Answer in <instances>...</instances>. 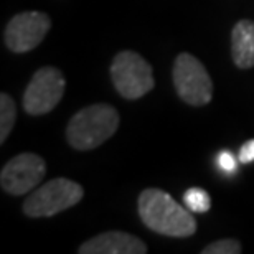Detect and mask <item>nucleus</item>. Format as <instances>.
<instances>
[{"instance_id": "obj_1", "label": "nucleus", "mask_w": 254, "mask_h": 254, "mask_svg": "<svg viewBox=\"0 0 254 254\" xmlns=\"http://www.w3.org/2000/svg\"><path fill=\"white\" fill-rule=\"evenodd\" d=\"M139 215L149 230L172 238L195 235L196 221L189 208L179 205L169 193L159 189H147L139 195Z\"/></svg>"}, {"instance_id": "obj_2", "label": "nucleus", "mask_w": 254, "mask_h": 254, "mask_svg": "<svg viewBox=\"0 0 254 254\" xmlns=\"http://www.w3.org/2000/svg\"><path fill=\"white\" fill-rule=\"evenodd\" d=\"M119 113L109 104H91L71 118L66 137L76 150H93L116 134Z\"/></svg>"}, {"instance_id": "obj_3", "label": "nucleus", "mask_w": 254, "mask_h": 254, "mask_svg": "<svg viewBox=\"0 0 254 254\" xmlns=\"http://www.w3.org/2000/svg\"><path fill=\"white\" fill-rule=\"evenodd\" d=\"M84 195L83 187L68 179H53L35 190L23 203L30 218H48L74 206Z\"/></svg>"}, {"instance_id": "obj_4", "label": "nucleus", "mask_w": 254, "mask_h": 254, "mask_svg": "<svg viewBox=\"0 0 254 254\" xmlns=\"http://www.w3.org/2000/svg\"><path fill=\"white\" fill-rule=\"evenodd\" d=\"M111 78L118 93L129 101L145 96L155 84L152 66L139 53L129 50L116 55L111 64Z\"/></svg>"}, {"instance_id": "obj_5", "label": "nucleus", "mask_w": 254, "mask_h": 254, "mask_svg": "<svg viewBox=\"0 0 254 254\" xmlns=\"http://www.w3.org/2000/svg\"><path fill=\"white\" fill-rule=\"evenodd\" d=\"M174 84L187 104L206 106L213 98V81L198 58L180 53L174 63Z\"/></svg>"}, {"instance_id": "obj_6", "label": "nucleus", "mask_w": 254, "mask_h": 254, "mask_svg": "<svg viewBox=\"0 0 254 254\" xmlns=\"http://www.w3.org/2000/svg\"><path fill=\"white\" fill-rule=\"evenodd\" d=\"M64 76L53 66H43L30 79L23 93V109L30 116H42L53 111L63 98Z\"/></svg>"}, {"instance_id": "obj_7", "label": "nucleus", "mask_w": 254, "mask_h": 254, "mask_svg": "<svg viewBox=\"0 0 254 254\" xmlns=\"http://www.w3.org/2000/svg\"><path fill=\"white\" fill-rule=\"evenodd\" d=\"M52 28V20L43 12H23L10 20L5 28V45L13 53L37 48Z\"/></svg>"}, {"instance_id": "obj_8", "label": "nucleus", "mask_w": 254, "mask_h": 254, "mask_svg": "<svg viewBox=\"0 0 254 254\" xmlns=\"http://www.w3.org/2000/svg\"><path fill=\"white\" fill-rule=\"evenodd\" d=\"M47 164L37 154H20L3 165L0 185L10 195H27L43 180Z\"/></svg>"}, {"instance_id": "obj_9", "label": "nucleus", "mask_w": 254, "mask_h": 254, "mask_svg": "<svg viewBox=\"0 0 254 254\" xmlns=\"http://www.w3.org/2000/svg\"><path fill=\"white\" fill-rule=\"evenodd\" d=\"M81 254H145L147 245L124 231H106L86 241L78 250Z\"/></svg>"}, {"instance_id": "obj_10", "label": "nucleus", "mask_w": 254, "mask_h": 254, "mask_svg": "<svg viewBox=\"0 0 254 254\" xmlns=\"http://www.w3.org/2000/svg\"><path fill=\"white\" fill-rule=\"evenodd\" d=\"M231 55L235 64L241 69L254 66V22L240 20L231 33Z\"/></svg>"}, {"instance_id": "obj_11", "label": "nucleus", "mask_w": 254, "mask_h": 254, "mask_svg": "<svg viewBox=\"0 0 254 254\" xmlns=\"http://www.w3.org/2000/svg\"><path fill=\"white\" fill-rule=\"evenodd\" d=\"M15 119H17L15 101L12 99V96L2 93L0 94V144L7 140L15 126Z\"/></svg>"}, {"instance_id": "obj_12", "label": "nucleus", "mask_w": 254, "mask_h": 254, "mask_svg": "<svg viewBox=\"0 0 254 254\" xmlns=\"http://www.w3.org/2000/svg\"><path fill=\"white\" fill-rule=\"evenodd\" d=\"M184 203L193 213H206L211 208V200L210 195L203 190V189H189L184 195Z\"/></svg>"}, {"instance_id": "obj_13", "label": "nucleus", "mask_w": 254, "mask_h": 254, "mask_svg": "<svg viewBox=\"0 0 254 254\" xmlns=\"http://www.w3.org/2000/svg\"><path fill=\"white\" fill-rule=\"evenodd\" d=\"M243 251V246L236 240H220L215 241L206 248H203V254H240Z\"/></svg>"}, {"instance_id": "obj_14", "label": "nucleus", "mask_w": 254, "mask_h": 254, "mask_svg": "<svg viewBox=\"0 0 254 254\" xmlns=\"http://www.w3.org/2000/svg\"><path fill=\"white\" fill-rule=\"evenodd\" d=\"M238 159H240L241 164H251V162H254V139L248 140L241 145Z\"/></svg>"}, {"instance_id": "obj_15", "label": "nucleus", "mask_w": 254, "mask_h": 254, "mask_svg": "<svg viewBox=\"0 0 254 254\" xmlns=\"http://www.w3.org/2000/svg\"><path fill=\"white\" fill-rule=\"evenodd\" d=\"M218 165L221 167V170H225V172H233L236 169V159H235V155L231 154V152H226V150H223L220 157H218Z\"/></svg>"}]
</instances>
